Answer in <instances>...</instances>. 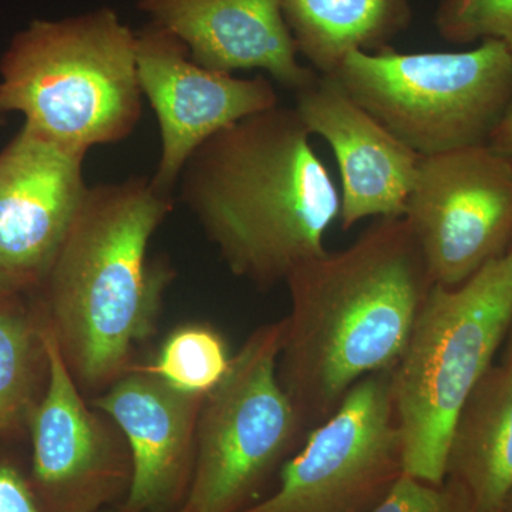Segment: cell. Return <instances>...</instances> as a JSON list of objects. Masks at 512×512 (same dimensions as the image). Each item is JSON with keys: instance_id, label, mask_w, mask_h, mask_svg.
Returning a JSON list of instances; mask_svg holds the SVG:
<instances>
[{"instance_id": "cell-27", "label": "cell", "mask_w": 512, "mask_h": 512, "mask_svg": "<svg viewBox=\"0 0 512 512\" xmlns=\"http://www.w3.org/2000/svg\"><path fill=\"white\" fill-rule=\"evenodd\" d=\"M512 330V329H511Z\"/></svg>"}, {"instance_id": "cell-12", "label": "cell", "mask_w": 512, "mask_h": 512, "mask_svg": "<svg viewBox=\"0 0 512 512\" xmlns=\"http://www.w3.org/2000/svg\"><path fill=\"white\" fill-rule=\"evenodd\" d=\"M136 62L141 93L160 127L161 154L151 181L165 194H173L185 163L201 144L279 104L271 80L202 67L178 37L151 22L136 32Z\"/></svg>"}, {"instance_id": "cell-8", "label": "cell", "mask_w": 512, "mask_h": 512, "mask_svg": "<svg viewBox=\"0 0 512 512\" xmlns=\"http://www.w3.org/2000/svg\"><path fill=\"white\" fill-rule=\"evenodd\" d=\"M404 474L392 370L356 383L309 430L271 494L242 512H370Z\"/></svg>"}, {"instance_id": "cell-13", "label": "cell", "mask_w": 512, "mask_h": 512, "mask_svg": "<svg viewBox=\"0 0 512 512\" xmlns=\"http://www.w3.org/2000/svg\"><path fill=\"white\" fill-rule=\"evenodd\" d=\"M205 397L180 392L146 365H133L93 400L130 451L131 481L121 512H168L184 504Z\"/></svg>"}, {"instance_id": "cell-19", "label": "cell", "mask_w": 512, "mask_h": 512, "mask_svg": "<svg viewBox=\"0 0 512 512\" xmlns=\"http://www.w3.org/2000/svg\"><path fill=\"white\" fill-rule=\"evenodd\" d=\"M228 342L205 323H187L168 333L153 362L146 365L174 389L197 396L210 394L232 362Z\"/></svg>"}, {"instance_id": "cell-10", "label": "cell", "mask_w": 512, "mask_h": 512, "mask_svg": "<svg viewBox=\"0 0 512 512\" xmlns=\"http://www.w3.org/2000/svg\"><path fill=\"white\" fill-rule=\"evenodd\" d=\"M47 376L28 423L32 481L46 512H100L131 481L126 440L109 417L84 400L46 326Z\"/></svg>"}, {"instance_id": "cell-6", "label": "cell", "mask_w": 512, "mask_h": 512, "mask_svg": "<svg viewBox=\"0 0 512 512\" xmlns=\"http://www.w3.org/2000/svg\"><path fill=\"white\" fill-rule=\"evenodd\" d=\"M357 104L421 157L488 144L512 100V53H350L333 73Z\"/></svg>"}, {"instance_id": "cell-3", "label": "cell", "mask_w": 512, "mask_h": 512, "mask_svg": "<svg viewBox=\"0 0 512 512\" xmlns=\"http://www.w3.org/2000/svg\"><path fill=\"white\" fill-rule=\"evenodd\" d=\"M173 207L151 178L87 190L39 291L46 326L82 392L116 382L156 332L174 271L148 249Z\"/></svg>"}, {"instance_id": "cell-22", "label": "cell", "mask_w": 512, "mask_h": 512, "mask_svg": "<svg viewBox=\"0 0 512 512\" xmlns=\"http://www.w3.org/2000/svg\"><path fill=\"white\" fill-rule=\"evenodd\" d=\"M0 512H46L30 478L6 458H0Z\"/></svg>"}, {"instance_id": "cell-23", "label": "cell", "mask_w": 512, "mask_h": 512, "mask_svg": "<svg viewBox=\"0 0 512 512\" xmlns=\"http://www.w3.org/2000/svg\"><path fill=\"white\" fill-rule=\"evenodd\" d=\"M488 144L512 160V100Z\"/></svg>"}, {"instance_id": "cell-4", "label": "cell", "mask_w": 512, "mask_h": 512, "mask_svg": "<svg viewBox=\"0 0 512 512\" xmlns=\"http://www.w3.org/2000/svg\"><path fill=\"white\" fill-rule=\"evenodd\" d=\"M0 113L83 153L126 140L143 114L136 32L110 8L32 20L0 59Z\"/></svg>"}, {"instance_id": "cell-1", "label": "cell", "mask_w": 512, "mask_h": 512, "mask_svg": "<svg viewBox=\"0 0 512 512\" xmlns=\"http://www.w3.org/2000/svg\"><path fill=\"white\" fill-rule=\"evenodd\" d=\"M278 375L306 429L329 419L360 380L402 357L433 279L403 217L379 218L353 244L286 279Z\"/></svg>"}, {"instance_id": "cell-26", "label": "cell", "mask_w": 512, "mask_h": 512, "mask_svg": "<svg viewBox=\"0 0 512 512\" xmlns=\"http://www.w3.org/2000/svg\"><path fill=\"white\" fill-rule=\"evenodd\" d=\"M168 512H192V511L187 510V508H185V507H183V505H181V507L177 508V510L168 511Z\"/></svg>"}, {"instance_id": "cell-25", "label": "cell", "mask_w": 512, "mask_h": 512, "mask_svg": "<svg viewBox=\"0 0 512 512\" xmlns=\"http://www.w3.org/2000/svg\"><path fill=\"white\" fill-rule=\"evenodd\" d=\"M6 121H8V116H5V114L0 113V127L5 126Z\"/></svg>"}, {"instance_id": "cell-2", "label": "cell", "mask_w": 512, "mask_h": 512, "mask_svg": "<svg viewBox=\"0 0 512 512\" xmlns=\"http://www.w3.org/2000/svg\"><path fill=\"white\" fill-rule=\"evenodd\" d=\"M295 107L275 106L201 144L177 185L232 275L256 288L286 282L325 254L340 192Z\"/></svg>"}, {"instance_id": "cell-20", "label": "cell", "mask_w": 512, "mask_h": 512, "mask_svg": "<svg viewBox=\"0 0 512 512\" xmlns=\"http://www.w3.org/2000/svg\"><path fill=\"white\" fill-rule=\"evenodd\" d=\"M433 23L448 43L497 40L512 53V0H439Z\"/></svg>"}, {"instance_id": "cell-21", "label": "cell", "mask_w": 512, "mask_h": 512, "mask_svg": "<svg viewBox=\"0 0 512 512\" xmlns=\"http://www.w3.org/2000/svg\"><path fill=\"white\" fill-rule=\"evenodd\" d=\"M370 512H477L456 483H427L404 473Z\"/></svg>"}, {"instance_id": "cell-15", "label": "cell", "mask_w": 512, "mask_h": 512, "mask_svg": "<svg viewBox=\"0 0 512 512\" xmlns=\"http://www.w3.org/2000/svg\"><path fill=\"white\" fill-rule=\"evenodd\" d=\"M137 8L207 69L264 70L295 93L318 77L299 60L281 0H138Z\"/></svg>"}, {"instance_id": "cell-17", "label": "cell", "mask_w": 512, "mask_h": 512, "mask_svg": "<svg viewBox=\"0 0 512 512\" xmlns=\"http://www.w3.org/2000/svg\"><path fill=\"white\" fill-rule=\"evenodd\" d=\"M299 56L333 74L353 52L390 47L412 26L410 0H281Z\"/></svg>"}, {"instance_id": "cell-7", "label": "cell", "mask_w": 512, "mask_h": 512, "mask_svg": "<svg viewBox=\"0 0 512 512\" xmlns=\"http://www.w3.org/2000/svg\"><path fill=\"white\" fill-rule=\"evenodd\" d=\"M284 333L285 318L254 330L234 353L227 375L205 397L183 504L187 510H247L308 436L279 380Z\"/></svg>"}, {"instance_id": "cell-11", "label": "cell", "mask_w": 512, "mask_h": 512, "mask_svg": "<svg viewBox=\"0 0 512 512\" xmlns=\"http://www.w3.org/2000/svg\"><path fill=\"white\" fill-rule=\"evenodd\" d=\"M86 156L28 126L0 151V298L42 289L89 190Z\"/></svg>"}, {"instance_id": "cell-16", "label": "cell", "mask_w": 512, "mask_h": 512, "mask_svg": "<svg viewBox=\"0 0 512 512\" xmlns=\"http://www.w3.org/2000/svg\"><path fill=\"white\" fill-rule=\"evenodd\" d=\"M447 480L477 512H498L512 488V355L485 373L451 434Z\"/></svg>"}, {"instance_id": "cell-5", "label": "cell", "mask_w": 512, "mask_h": 512, "mask_svg": "<svg viewBox=\"0 0 512 512\" xmlns=\"http://www.w3.org/2000/svg\"><path fill=\"white\" fill-rule=\"evenodd\" d=\"M512 329V248L453 288L434 285L392 370L404 473L446 480L458 414Z\"/></svg>"}, {"instance_id": "cell-18", "label": "cell", "mask_w": 512, "mask_h": 512, "mask_svg": "<svg viewBox=\"0 0 512 512\" xmlns=\"http://www.w3.org/2000/svg\"><path fill=\"white\" fill-rule=\"evenodd\" d=\"M45 316L23 296L0 298V439L28 430L47 376Z\"/></svg>"}, {"instance_id": "cell-9", "label": "cell", "mask_w": 512, "mask_h": 512, "mask_svg": "<svg viewBox=\"0 0 512 512\" xmlns=\"http://www.w3.org/2000/svg\"><path fill=\"white\" fill-rule=\"evenodd\" d=\"M403 218L433 284H463L508 251L511 158L490 144L421 157Z\"/></svg>"}, {"instance_id": "cell-24", "label": "cell", "mask_w": 512, "mask_h": 512, "mask_svg": "<svg viewBox=\"0 0 512 512\" xmlns=\"http://www.w3.org/2000/svg\"><path fill=\"white\" fill-rule=\"evenodd\" d=\"M498 512H512V488L507 497L504 498L503 505H501L500 511Z\"/></svg>"}, {"instance_id": "cell-14", "label": "cell", "mask_w": 512, "mask_h": 512, "mask_svg": "<svg viewBox=\"0 0 512 512\" xmlns=\"http://www.w3.org/2000/svg\"><path fill=\"white\" fill-rule=\"evenodd\" d=\"M295 97L303 124L328 144L338 164L342 228L403 217L421 156L357 104L333 74H318Z\"/></svg>"}]
</instances>
